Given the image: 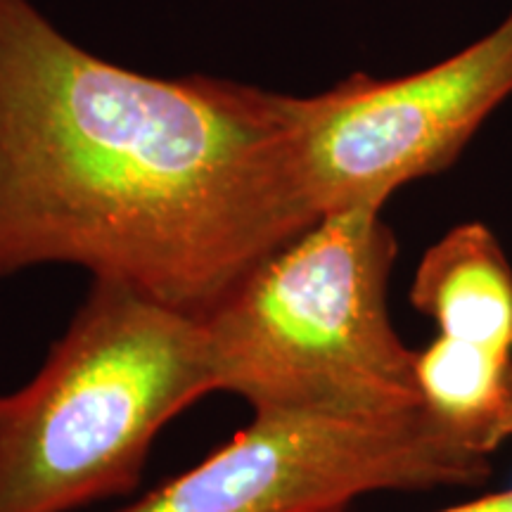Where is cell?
I'll use <instances>...</instances> for the list:
<instances>
[{
    "instance_id": "7",
    "label": "cell",
    "mask_w": 512,
    "mask_h": 512,
    "mask_svg": "<svg viewBox=\"0 0 512 512\" xmlns=\"http://www.w3.org/2000/svg\"><path fill=\"white\" fill-rule=\"evenodd\" d=\"M415 384L422 413L467 453L512 439V354L434 335L415 349Z\"/></svg>"
},
{
    "instance_id": "1",
    "label": "cell",
    "mask_w": 512,
    "mask_h": 512,
    "mask_svg": "<svg viewBox=\"0 0 512 512\" xmlns=\"http://www.w3.org/2000/svg\"><path fill=\"white\" fill-rule=\"evenodd\" d=\"M316 223L292 95L133 72L0 0V278L76 266L204 318Z\"/></svg>"
},
{
    "instance_id": "3",
    "label": "cell",
    "mask_w": 512,
    "mask_h": 512,
    "mask_svg": "<svg viewBox=\"0 0 512 512\" xmlns=\"http://www.w3.org/2000/svg\"><path fill=\"white\" fill-rule=\"evenodd\" d=\"M399 242L377 209L320 219L202 318L214 392L252 413L420 411L415 349L389 316Z\"/></svg>"
},
{
    "instance_id": "8",
    "label": "cell",
    "mask_w": 512,
    "mask_h": 512,
    "mask_svg": "<svg viewBox=\"0 0 512 512\" xmlns=\"http://www.w3.org/2000/svg\"><path fill=\"white\" fill-rule=\"evenodd\" d=\"M437 512H512V489L472 498V501L451 505V508H444Z\"/></svg>"
},
{
    "instance_id": "4",
    "label": "cell",
    "mask_w": 512,
    "mask_h": 512,
    "mask_svg": "<svg viewBox=\"0 0 512 512\" xmlns=\"http://www.w3.org/2000/svg\"><path fill=\"white\" fill-rule=\"evenodd\" d=\"M512 95V12L439 64L396 79L354 74L292 95V159L313 219L377 209L444 171Z\"/></svg>"
},
{
    "instance_id": "5",
    "label": "cell",
    "mask_w": 512,
    "mask_h": 512,
    "mask_svg": "<svg viewBox=\"0 0 512 512\" xmlns=\"http://www.w3.org/2000/svg\"><path fill=\"white\" fill-rule=\"evenodd\" d=\"M489 458L425 413H254L245 430L121 512H347L380 491L477 486Z\"/></svg>"
},
{
    "instance_id": "2",
    "label": "cell",
    "mask_w": 512,
    "mask_h": 512,
    "mask_svg": "<svg viewBox=\"0 0 512 512\" xmlns=\"http://www.w3.org/2000/svg\"><path fill=\"white\" fill-rule=\"evenodd\" d=\"M207 394L202 318L93 280L34 380L0 394V512L128 494L157 434Z\"/></svg>"
},
{
    "instance_id": "6",
    "label": "cell",
    "mask_w": 512,
    "mask_h": 512,
    "mask_svg": "<svg viewBox=\"0 0 512 512\" xmlns=\"http://www.w3.org/2000/svg\"><path fill=\"white\" fill-rule=\"evenodd\" d=\"M411 304L437 335L512 354V266L482 223H463L420 259Z\"/></svg>"
}]
</instances>
